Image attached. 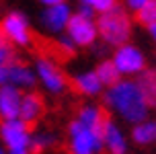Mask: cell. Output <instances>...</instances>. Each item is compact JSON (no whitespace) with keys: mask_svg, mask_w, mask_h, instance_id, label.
<instances>
[{"mask_svg":"<svg viewBox=\"0 0 156 154\" xmlns=\"http://www.w3.org/2000/svg\"><path fill=\"white\" fill-rule=\"evenodd\" d=\"M103 103L109 111L119 115L129 125H138V123L146 121L150 115L148 103H146L140 86L136 84L133 78H121L111 88H105L103 91Z\"/></svg>","mask_w":156,"mask_h":154,"instance_id":"1","label":"cell"},{"mask_svg":"<svg viewBox=\"0 0 156 154\" xmlns=\"http://www.w3.org/2000/svg\"><path fill=\"white\" fill-rule=\"evenodd\" d=\"M94 21H97L99 39L105 45L115 49L123 43H129L133 33V19L121 4H117L115 8H111L105 15H99Z\"/></svg>","mask_w":156,"mask_h":154,"instance_id":"2","label":"cell"},{"mask_svg":"<svg viewBox=\"0 0 156 154\" xmlns=\"http://www.w3.org/2000/svg\"><path fill=\"white\" fill-rule=\"evenodd\" d=\"M0 35L12 47H29L33 43V31L29 16L21 10H10L0 19Z\"/></svg>","mask_w":156,"mask_h":154,"instance_id":"3","label":"cell"},{"mask_svg":"<svg viewBox=\"0 0 156 154\" xmlns=\"http://www.w3.org/2000/svg\"><path fill=\"white\" fill-rule=\"evenodd\" d=\"M66 131H68V152L70 154H101L105 148L101 131L90 130L76 119L68 123Z\"/></svg>","mask_w":156,"mask_h":154,"instance_id":"4","label":"cell"},{"mask_svg":"<svg viewBox=\"0 0 156 154\" xmlns=\"http://www.w3.org/2000/svg\"><path fill=\"white\" fill-rule=\"evenodd\" d=\"M111 62L115 64V68L121 74V78H133L148 68L146 54L142 52V47H138L132 41L115 47L113 56H111Z\"/></svg>","mask_w":156,"mask_h":154,"instance_id":"5","label":"cell"},{"mask_svg":"<svg viewBox=\"0 0 156 154\" xmlns=\"http://www.w3.org/2000/svg\"><path fill=\"white\" fill-rule=\"evenodd\" d=\"M33 70H35V76L41 82V86L49 95H64L66 88H68V84H70L66 72L54 60H49V58H37Z\"/></svg>","mask_w":156,"mask_h":154,"instance_id":"6","label":"cell"},{"mask_svg":"<svg viewBox=\"0 0 156 154\" xmlns=\"http://www.w3.org/2000/svg\"><path fill=\"white\" fill-rule=\"evenodd\" d=\"M66 37L80 49V47H93L99 41V31H97V21L80 13H72L68 27H66Z\"/></svg>","mask_w":156,"mask_h":154,"instance_id":"7","label":"cell"},{"mask_svg":"<svg viewBox=\"0 0 156 154\" xmlns=\"http://www.w3.org/2000/svg\"><path fill=\"white\" fill-rule=\"evenodd\" d=\"M31 127L21 119H6L0 121V140L6 150L15 148H29L31 146ZM31 150V148H29Z\"/></svg>","mask_w":156,"mask_h":154,"instance_id":"8","label":"cell"},{"mask_svg":"<svg viewBox=\"0 0 156 154\" xmlns=\"http://www.w3.org/2000/svg\"><path fill=\"white\" fill-rule=\"evenodd\" d=\"M72 13L74 10H72V6L68 2L55 4V6H47L39 15V25H41L43 31L51 33V35H62V33H66V27H68Z\"/></svg>","mask_w":156,"mask_h":154,"instance_id":"9","label":"cell"},{"mask_svg":"<svg viewBox=\"0 0 156 154\" xmlns=\"http://www.w3.org/2000/svg\"><path fill=\"white\" fill-rule=\"evenodd\" d=\"M8 70V86H15L19 91H33L37 84V76L31 66H27L19 60H12L6 64Z\"/></svg>","mask_w":156,"mask_h":154,"instance_id":"10","label":"cell"},{"mask_svg":"<svg viewBox=\"0 0 156 154\" xmlns=\"http://www.w3.org/2000/svg\"><path fill=\"white\" fill-rule=\"evenodd\" d=\"M45 113V101L43 97L35 91H27L23 92V99H21V111H19V119L25 121L29 127L33 123H37Z\"/></svg>","mask_w":156,"mask_h":154,"instance_id":"11","label":"cell"},{"mask_svg":"<svg viewBox=\"0 0 156 154\" xmlns=\"http://www.w3.org/2000/svg\"><path fill=\"white\" fill-rule=\"evenodd\" d=\"M101 138H103V146L107 148L109 154H127V138H125L123 130L111 117H107L103 123Z\"/></svg>","mask_w":156,"mask_h":154,"instance_id":"12","label":"cell"},{"mask_svg":"<svg viewBox=\"0 0 156 154\" xmlns=\"http://www.w3.org/2000/svg\"><path fill=\"white\" fill-rule=\"evenodd\" d=\"M21 99H23V91L15 86H0V121L19 119Z\"/></svg>","mask_w":156,"mask_h":154,"instance_id":"13","label":"cell"},{"mask_svg":"<svg viewBox=\"0 0 156 154\" xmlns=\"http://www.w3.org/2000/svg\"><path fill=\"white\" fill-rule=\"evenodd\" d=\"M72 86L76 88L78 95L88 97V99L99 97V95H103V91H105L103 84H101V80L94 74V70H82V72L74 74V76H72Z\"/></svg>","mask_w":156,"mask_h":154,"instance_id":"14","label":"cell"},{"mask_svg":"<svg viewBox=\"0 0 156 154\" xmlns=\"http://www.w3.org/2000/svg\"><path fill=\"white\" fill-rule=\"evenodd\" d=\"M105 119H107L105 111H103L99 105H94V103L82 105L76 113V121H80L82 125H86V127H90V130H94V131H103Z\"/></svg>","mask_w":156,"mask_h":154,"instance_id":"15","label":"cell"},{"mask_svg":"<svg viewBox=\"0 0 156 154\" xmlns=\"http://www.w3.org/2000/svg\"><path fill=\"white\" fill-rule=\"evenodd\" d=\"M136 80V84L140 86L142 95H144V99L148 103L150 109H156V70L152 68H146L142 74L133 78Z\"/></svg>","mask_w":156,"mask_h":154,"instance_id":"16","label":"cell"},{"mask_svg":"<svg viewBox=\"0 0 156 154\" xmlns=\"http://www.w3.org/2000/svg\"><path fill=\"white\" fill-rule=\"evenodd\" d=\"M132 140L138 146H150L156 142V123L146 119V121L132 125Z\"/></svg>","mask_w":156,"mask_h":154,"instance_id":"17","label":"cell"},{"mask_svg":"<svg viewBox=\"0 0 156 154\" xmlns=\"http://www.w3.org/2000/svg\"><path fill=\"white\" fill-rule=\"evenodd\" d=\"M94 74H97V78L101 80L103 88H111L113 84H117L119 80H121V74L117 72L115 64L111 60H101L97 66H94Z\"/></svg>","mask_w":156,"mask_h":154,"instance_id":"18","label":"cell"},{"mask_svg":"<svg viewBox=\"0 0 156 154\" xmlns=\"http://www.w3.org/2000/svg\"><path fill=\"white\" fill-rule=\"evenodd\" d=\"M55 142H58V138H55V134H51L49 130L35 131V134H31V146H29L31 148V154L45 152V150L55 146Z\"/></svg>","mask_w":156,"mask_h":154,"instance_id":"19","label":"cell"},{"mask_svg":"<svg viewBox=\"0 0 156 154\" xmlns=\"http://www.w3.org/2000/svg\"><path fill=\"white\" fill-rule=\"evenodd\" d=\"M133 19H136V23L142 25V27H146V29H150V27H154L156 25V0H148L144 6L133 15Z\"/></svg>","mask_w":156,"mask_h":154,"instance_id":"20","label":"cell"},{"mask_svg":"<svg viewBox=\"0 0 156 154\" xmlns=\"http://www.w3.org/2000/svg\"><path fill=\"white\" fill-rule=\"evenodd\" d=\"M80 6H86L88 10H93L94 15H105L109 13L111 8H115L119 4V0H78Z\"/></svg>","mask_w":156,"mask_h":154,"instance_id":"21","label":"cell"},{"mask_svg":"<svg viewBox=\"0 0 156 154\" xmlns=\"http://www.w3.org/2000/svg\"><path fill=\"white\" fill-rule=\"evenodd\" d=\"M15 60V47L0 35V64H8Z\"/></svg>","mask_w":156,"mask_h":154,"instance_id":"22","label":"cell"},{"mask_svg":"<svg viewBox=\"0 0 156 154\" xmlns=\"http://www.w3.org/2000/svg\"><path fill=\"white\" fill-rule=\"evenodd\" d=\"M55 43H58V49H60L64 56H74V54H76V49H78V47L72 43L70 39L66 37V33H62V35L58 37V41H55Z\"/></svg>","mask_w":156,"mask_h":154,"instance_id":"23","label":"cell"},{"mask_svg":"<svg viewBox=\"0 0 156 154\" xmlns=\"http://www.w3.org/2000/svg\"><path fill=\"white\" fill-rule=\"evenodd\" d=\"M146 2H148V0H123V8L129 13V15H136Z\"/></svg>","mask_w":156,"mask_h":154,"instance_id":"24","label":"cell"},{"mask_svg":"<svg viewBox=\"0 0 156 154\" xmlns=\"http://www.w3.org/2000/svg\"><path fill=\"white\" fill-rule=\"evenodd\" d=\"M39 4H43V6H55V4H62V2H66V0H37Z\"/></svg>","mask_w":156,"mask_h":154,"instance_id":"25","label":"cell"},{"mask_svg":"<svg viewBox=\"0 0 156 154\" xmlns=\"http://www.w3.org/2000/svg\"><path fill=\"white\" fill-rule=\"evenodd\" d=\"M6 154H31L29 148H15V150H6Z\"/></svg>","mask_w":156,"mask_h":154,"instance_id":"26","label":"cell"},{"mask_svg":"<svg viewBox=\"0 0 156 154\" xmlns=\"http://www.w3.org/2000/svg\"><path fill=\"white\" fill-rule=\"evenodd\" d=\"M148 33H150V37L154 39V43H156V25H154V27H150V29H148Z\"/></svg>","mask_w":156,"mask_h":154,"instance_id":"27","label":"cell"},{"mask_svg":"<svg viewBox=\"0 0 156 154\" xmlns=\"http://www.w3.org/2000/svg\"><path fill=\"white\" fill-rule=\"evenodd\" d=\"M0 154H6V150H4V148L0 146Z\"/></svg>","mask_w":156,"mask_h":154,"instance_id":"28","label":"cell"},{"mask_svg":"<svg viewBox=\"0 0 156 154\" xmlns=\"http://www.w3.org/2000/svg\"><path fill=\"white\" fill-rule=\"evenodd\" d=\"M154 123H156V121H154Z\"/></svg>","mask_w":156,"mask_h":154,"instance_id":"29","label":"cell"}]
</instances>
